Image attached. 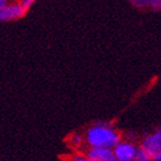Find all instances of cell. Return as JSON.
<instances>
[{
	"label": "cell",
	"mask_w": 161,
	"mask_h": 161,
	"mask_svg": "<svg viewBox=\"0 0 161 161\" xmlns=\"http://www.w3.org/2000/svg\"><path fill=\"white\" fill-rule=\"evenodd\" d=\"M120 141V134L105 123L94 124L87 129L85 134V142L90 147L113 148Z\"/></svg>",
	"instance_id": "1"
},
{
	"label": "cell",
	"mask_w": 161,
	"mask_h": 161,
	"mask_svg": "<svg viewBox=\"0 0 161 161\" xmlns=\"http://www.w3.org/2000/svg\"><path fill=\"white\" fill-rule=\"evenodd\" d=\"M142 147H144L151 154V157L155 153L161 152V128L145 137L142 143Z\"/></svg>",
	"instance_id": "4"
},
{
	"label": "cell",
	"mask_w": 161,
	"mask_h": 161,
	"mask_svg": "<svg viewBox=\"0 0 161 161\" xmlns=\"http://www.w3.org/2000/svg\"><path fill=\"white\" fill-rule=\"evenodd\" d=\"M137 8H152L154 10L161 9V0H127Z\"/></svg>",
	"instance_id": "6"
},
{
	"label": "cell",
	"mask_w": 161,
	"mask_h": 161,
	"mask_svg": "<svg viewBox=\"0 0 161 161\" xmlns=\"http://www.w3.org/2000/svg\"><path fill=\"white\" fill-rule=\"evenodd\" d=\"M136 151H137V146H135L130 142L120 141L113 147L116 161H134Z\"/></svg>",
	"instance_id": "3"
},
{
	"label": "cell",
	"mask_w": 161,
	"mask_h": 161,
	"mask_svg": "<svg viewBox=\"0 0 161 161\" xmlns=\"http://www.w3.org/2000/svg\"><path fill=\"white\" fill-rule=\"evenodd\" d=\"M36 1H37V0H21L20 3L24 7V8H25V9L28 10L31 6H32V5H34L35 3H36Z\"/></svg>",
	"instance_id": "8"
},
{
	"label": "cell",
	"mask_w": 161,
	"mask_h": 161,
	"mask_svg": "<svg viewBox=\"0 0 161 161\" xmlns=\"http://www.w3.org/2000/svg\"><path fill=\"white\" fill-rule=\"evenodd\" d=\"M134 161H152V157L144 147L139 146V147H137Z\"/></svg>",
	"instance_id": "7"
},
{
	"label": "cell",
	"mask_w": 161,
	"mask_h": 161,
	"mask_svg": "<svg viewBox=\"0 0 161 161\" xmlns=\"http://www.w3.org/2000/svg\"><path fill=\"white\" fill-rule=\"evenodd\" d=\"M86 157L94 161H116L113 148L108 147H90Z\"/></svg>",
	"instance_id": "5"
},
{
	"label": "cell",
	"mask_w": 161,
	"mask_h": 161,
	"mask_svg": "<svg viewBox=\"0 0 161 161\" xmlns=\"http://www.w3.org/2000/svg\"><path fill=\"white\" fill-rule=\"evenodd\" d=\"M74 161H94V160L87 158L86 155H75Z\"/></svg>",
	"instance_id": "10"
},
{
	"label": "cell",
	"mask_w": 161,
	"mask_h": 161,
	"mask_svg": "<svg viewBox=\"0 0 161 161\" xmlns=\"http://www.w3.org/2000/svg\"><path fill=\"white\" fill-rule=\"evenodd\" d=\"M7 5V0H0V8Z\"/></svg>",
	"instance_id": "11"
},
{
	"label": "cell",
	"mask_w": 161,
	"mask_h": 161,
	"mask_svg": "<svg viewBox=\"0 0 161 161\" xmlns=\"http://www.w3.org/2000/svg\"><path fill=\"white\" fill-rule=\"evenodd\" d=\"M28 10L20 3H7L6 6L0 8V22H9L19 20L25 15Z\"/></svg>",
	"instance_id": "2"
},
{
	"label": "cell",
	"mask_w": 161,
	"mask_h": 161,
	"mask_svg": "<svg viewBox=\"0 0 161 161\" xmlns=\"http://www.w3.org/2000/svg\"><path fill=\"white\" fill-rule=\"evenodd\" d=\"M82 142H83V138L80 137V135H74V136L71 137V143H73V145H75V146L80 145Z\"/></svg>",
	"instance_id": "9"
}]
</instances>
